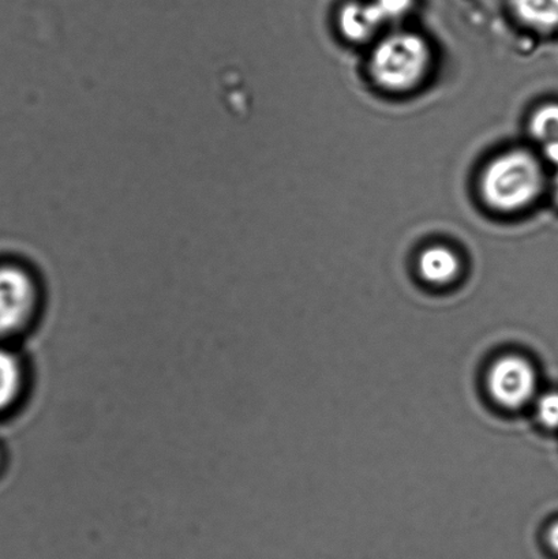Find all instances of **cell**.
Listing matches in <instances>:
<instances>
[{"label": "cell", "mask_w": 558, "mask_h": 559, "mask_svg": "<svg viewBox=\"0 0 558 559\" xmlns=\"http://www.w3.org/2000/svg\"><path fill=\"white\" fill-rule=\"evenodd\" d=\"M544 185V169L537 158L526 151H511L485 168L480 193L495 211L517 212L532 205Z\"/></svg>", "instance_id": "1"}, {"label": "cell", "mask_w": 558, "mask_h": 559, "mask_svg": "<svg viewBox=\"0 0 558 559\" xmlns=\"http://www.w3.org/2000/svg\"><path fill=\"white\" fill-rule=\"evenodd\" d=\"M430 49L423 37L414 33H396L375 48L370 73L384 90H413L425 79L430 66Z\"/></svg>", "instance_id": "2"}, {"label": "cell", "mask_w": 558, "mask_h": 559, "mask_svg": "<svg viewBox=\"0 0 558 559\" xmlns=\"http://www.w3.org/2000/svg\"><path fill=\"white\" fill-rule=\"evenodd\" d=\"M40 276L29 262L0 254V336L21 331L41 305Z\"/></svg>", "instance_id": "3"}, {"label": "cell", "mask_w": 558, "mask_h": 559, "mask_svg": "<svg viewBox=\"0 0 558 559\" xmlns=\"http://www.w3.org/2000/svg\"><path fill=\"white\" fill-rule=\"evenodd\" d=\"M488 382L491 396L506 408H521L532 400L537 389L533 366L519 356L497 360L490 369Z\"/></svg>", "instance_id": "4"}, {"label": "cell", "mask_w": 558, "mask_h": 559, "mask_svg": "<svg viewBox=\"0 0 558 559\" xmlns=\"http://www.w3.org/2000/svg\"><path fill=\"white\" fill-rule=\"evenodd\" d=\"M384 20L373 3L353 2L344 5L339 25L352 41H365L375 35Z\"/></svg>", "instance_id": "5"}, {"label": "cell", "mask_w": 558, "mask_h": 559, "mask_svg": "<svg viewBox=\"0 0 558 559\" xmlns=\"http://www.w3.org/2000/svg\"><path fill=\"white\" fill-rule=\"evenodd\" d=\"M418 270L426 282L442 285L456 278L461 262L452 250L434 246L419 255Z\"/></svg>", "instance_id": "6"}, {"label": "cell", "mask_w": 558, "mask_h": 559, "mask_svg": "<svg viewBox=\"0 0 558 559\" xmlns=\"http://www.w3.org/2000/svg\"><path fill=\"white\" fill-rule=\"evenodd\" d=\"M512 5L519 19L534 29H558V0H512Z\"/></svg>", "instance_id": "7"}, {"label": "cell", "mask_w": 558, "mask_h": 559, "mask_svg": "<svg viewBox=\"0 0 558 559\" xmlns=\"http://www.w3.org/2000/svg\"><path fill=\"white\" fill-rule=\"evenodd\" d=\"M22 374L20 360L9 350L0 348V411L9 408L22 389Z\"/></svg>", "instance_id": "8"}, {"label": "cell", "mask_w": 558, "mask_h": 559, "mask_svg": "<svg viewBox=\"0 0 558 559\" xmlns=\"http://www.w3.org/2000/svg\"><path fill=\"white\" fill-rule=\"evenodd\" d=\"M530 134L541 145L558 142V104L541 107L530 120Z\"/></svg>", "instance_id": "9"}, {"label": "cell", "mask_w": 558, "mask_h": 559, "mask_svg": "<svg viewBox=\"0 0 558 559\" xmlns=\"http://www.w3.org/2000/svg\"><path fill=\"white\" fill-rule=\"evenodd\" d=\"M538 418L549 429H558V393H548L541 397L538 405Z\"/></svg>", "instance_id": "10"}, {"label": "cell", "mask_w": 558, "mask_h": 559, "mask_svg": "<svg viewBox=\"0 0 558 559\" xmlns=\"http://www.w3.org/2000/svg\"><path fill=\"white\" fill-rule=\"evenodd\" d=\"M414 0H375L371 2L379 10L382 20L391 21L401 19L412 9Z\"/></svg>", "instance_id": "11"}, {"label": "cell", "mask_w": 558, "mask_h": 559, "mask_svg": "<svg viewBox=\"0 0 558 559\" xmlns=\"http://www.w3.org/2000/svg\"><path fill=\"white\" fill-rule=\"evenodd\" d=\"M543 150L546 160L558 168V142H551V144L544 145Z\"/></svg>", "instance_id": "12"}, {"label": "cell", "mask_w": 558, "mask_h": 559, "mask_svg": "<svg viewBox=\"0 0 558 559\" xmlns=\"http://www.w3.org/2000/svg\"><path fill=\"white\" fill-rule=\"evenodd\" d=\"M546 540H548L551 551H555L556 555H558V523L551 525L548 531V536H546Z\"/></svg>", "instance_id": "13"}, {"label": "cell", "mask_w": 558, "mask_h": 559, "mask_svg": "<svg viewBox=\"0 0 558 559\" xmlns=\"http://www.w3.org/2000/svg\"><path fill=\"white\" fill-rule=\"evenodd\" d=\"M551 189H554V195L558 204V171L556 174V177L554 179V185H551Z\"/></svg>", "instance_id": "14"}]
</instances>
